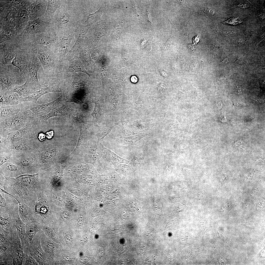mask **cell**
<instances>
[{
    "label": "cell",
    "instance_id": "obj_1",
    "mask_svg": "<svg viewBox=\"0 0 265 265\" xmlns=\"http://www.w3.org/2000/svg\"><path fill=\"white\" fill-rule=\"evenodd\" d=\"M4 176L3 189L12 195L18 202L29 207L33 205L43 190L39 172L23 174L15 178Z\"/></svg>",
    "mask_w": 265,
    "mask_h": 265
},
{
    "label": "cell",
    "instance_id": "obj_2",
    "mask_svg": "<svg viewBox=\"0 0 265 265\" xmlns=\"http://www.w3.org/2000/svg\"><path fill=\"white\" fill-rule=\"evenodd\" d=\"M83 0H63L52 19L56 30L80 27L86 15Z\"/></svg>",
    "mask_w": 265,
    "mask_h": 265
},
{
    "label": "cell",
    "instance_id": "obj_3",
    "mask_svg": "<svg viewBox=\"0 0 265 265\" xmlns=\"http://www.w3.org/2000/svg\"><path fill=\"white\" fill-rule=\"evenodd\" d=\"M36 118L34 113L29 109L0 120V136H5L11 132L19 130Z\"/></svg>",
    "mask_w": 265,
    "mask_h": 265
},
{
    "label": "cell",
    "instance_id": "obj_4",
    "mask_svg": "<svg viewBox=\"0 0 265 265\" xmlns=\"http://www.w3.org/2000/svg\"><path fill=\"white\" fill-rule=\"evenodd\" d=\"M8 65L0 66V95L12 92L14 87L24 84L26 80L21 77L20 73L16 70V67Z\"/></svg>",
    "mask_w": 265,
    "mask_h": 265
},
{
    "label": "cell",
    "instance_id": "obj_5",
    "mask_svg": "<svg viewBox=\"0 0 265 265\" xmlns=\"http://www.w3.org/2000/svg\"><path fill=\"white\" fill-rule=\"evenodd\" d=\"M80 27L56 30L58 39V56L61 64L66 56L75 43L79 34Z\"/></svg>",
    "mask_w": 265,
    "mask_h": 265
},
{
    "label": "cell",
    "instance_id": "obj_6",
    "mask_svg": "<svg viewBox=\"0 0 265 265\" xmlns=\"http://www.w3.org/2000/svg\"><path fill=\"white\" fill-rule=\"evenodd\" d=\"M23 38L28 43L46 46L58 54V43L57 35L53 26L45 32L29 36H24Z\"/></svg>",
    "mask_w": 265,
    "mask_h": 265
},
{
    "label": "cell",
    "instance_id": "obj_7",
    "mask_svg": "<svg viewBox=\"0 0 265 265\" xmlns=\"http://www.w3.org/2000/svg\"><path fill=\"white\" fill-rule=\"evenodd\" d=\"M26 44L33 51L40 60L45 73L48 74L55 66V60L58 57L57 54L46 46Z\"/></svg>",
    "mask_w": 265,
    "mask_h": 265
},
{
    "label": "cell",
    "instance_id": "obj_8",
    "mask_svg": "<svg viewBox=\"0 0 265 265\" xmlns=\"http://www.w3.org/2000/svg\"><path fill=\"white\" fill-rule=\"evenodd\" d=\"M52 25V20L45 14L29 19L22 32L17 36H27L42 33L47 30Z\"/></svg>",
    "mask_w": 265,
    "mask_h": 265
},
{
    "label": "cell",
    "instance_id": "obj_9",
    "mask_svg": "<svg viewBox=\"0 0 265 265\" xmlns=\"http://www.w3.org/2000/svg\"><path fill=\"white\" fill-rule=\"evenodd\" d=\"M43 191L40 193L33 205L29 207L34 219L42 225L47 222L50 212L48 202Z\"/></svg>",
    "mask_w": 265,
    "mask_h": 265
},
{
    "label": "cell",
    "instance_id": "obj_10",
    "mask_svg": "<svg viewBox=\"0 0 265 265\" xmlns=\"http://www.w3.org/2000/svg\"><path fill=\"white\" fill-rule=\"evenodd\" d=\"M23 250L24 253L32 257L39 265L46 264L45 256L38 233L29 244L23 246Z\"/></svg>",
    "mask_w": 265,
    "mask_h": 265
},
{
    "label": "cell",
    "instance_id": "obj_11",
    "mask_svg": "<svg viewBox=\"0 0 265 265\" xmlns=\"http://www.w3.org/2000/svg\"><path fill=\"white\" fill-rule=\"evenodd\" d=\"M18 10L5 0H0V25L15 28Z\"/></svg>",
    "mask_w": 265,
    "mask_h": 265
},
{
    "label": "cell",
    "instance_id": "obj_12",
    "mask_svg": "<svg viewBox=\"0 0 265 265\" xmlns=\"http://www.w3.org/2000/svg\"><path fill=\"white\" fill-rule=\"evenodd\" d=\"M17 47L15 38L0 43V66L11 64L16 55Z\"/></svg>",
    "mask_w": 265,
    "mask_h": 265
},
{
    "label": "cell",
    "instance_id": "obj_13",
    "mask_svg": "<svg viewBox=\"0 0 265 265\" xmlns=\"http://www.w3.org/2000/svg\"><path fill=\"white\" fill-rule=\"evenodd\" d=\"M41 64L38 58L30 48L27 64L28 77L27 78L39 86L41 85L39 81L38 74Z\"/></svg>",
    "mask_w": 265,
    "mask_h": 265
},
{
    "label": "cell",
    "instance_id": "obj_14",
    "mask_svg": "<svg viewBox=\"0 0 265 265\" xmlns=\"http://www.w3.org/2000/svg\"><path fill=\"white\" fill-rule=\"evenodd\" d=\"M62 95L54 101L44 104L37 105L29 108L37 118L47 115L62 102L65 98Z\"/></svg>",
    "mask_w": 265,
    "mask_h": 265
},
{
    "label": "cell",
    "instance_id": "obj_15",
    "mask_svg": "<svg viewBox=\"0 0 265 265\" xmlns=\"http://www.w3.org/2000/svg\"><path fill=\"white\" fill-rule=\"evenodd\" d=\"M47 0H35L26 9L29 19L36 18L45 14Z\"/></svg>",
    "mask_w": 265,
    "mask_h": 265
},
{
    "label": "cell",
    "instance_id": "obj_16",
    "mask_svg": "<svg viewBox=\"0 0 265 265\" xmlns=\"http://www.w3.org/2000/svg\"><path fill=\"white\" fill-rule=\"evenodd\" d=\"M32 107L22 103L17 105L0 106V120L13 116L21 111L29 109Z\"/></svg>",
    "mask_w": 265,
    "mask_h": 265
},
{
    "label": "cell",
    "instance_id": "obj_17",
    "mask_svg": "<svg viewBox=\"0 0 265 265\" xmlns=\"http://www.w3.org/2000/svg\"><path fill=\"white\" fill-rule=\"evenodd\" d=\"M99 147L101 157L106 162L113 165L114 164H126L130 162V161L119 156L110 149L105 147L101 143H99Z\"/></svg>",
    "mask_w": 265,
    "mask_h": 265
},
{
    "label": "cell",
    "instance_id": "obj_18",
    "mask_svg": "<svg viewBox=\"0 0 265 265\" xmlns=\"http://www.w3.org/2000/svg\"><path fill=\"white\" fill-rule=\"evenodd\" d=\"M43 87L35 84L27 79L24 84L15 87L12 92H16L22 97H25L32 94Z\"/></svg>",
    "mask_w": 265,
    "mask_h": 265
},
{
    "label": "cell",
    "instance_id": "obj_19",
    "mask_svg": "<svg viewBox=\"0 0 265 265\" xmlns=\"http://www.w3.org/2000/svg\"><path fill=\"white\" fill-rule=\"evenodd\" d=\"M18 208L19 205L16 207L11 215L12 221L16 229L23 246L25 242L26 225L23 222L19 216L18 212Z\"/></svg>",
    "mask_w": 265,
    "mask_h": 265
},
{
    "label": "cell",
    "instance_id": "obj_20",
    "mask_svg": "<svg viewBox=\"0 0 265 265\" xmlns=\"http://www.w3.org/2000/svg\"><path fill=\"white\" fill-rule=\"evenodd\" d=\"M26 225V232L23 246L29 244L37 234L41 230L43 226L42 224L35 220Z\"/></svg>",
    "mask_w": 265,
    "mask_h": 265
},
{
    "label": "cell",
    "instance_id": "obj_21",
    "mask_svg": "<svg viewBox=\"0 0 265 265\" xmlns=\"http://www.w3.org/2000/svg\"><path fill=\"white\" fill-rule=\"evenodd\" d=\"M60 88L54 84L49 85L45 88H42L33 94L25 97H22V102H30L36 103L38 99L43 95L52 92H60Z\"/></svg>",
    "mask_w": 265,
    "mask_h": 265
},
{
    "label": "cell",
    "instance_id": "obj_22",
    "mask_svg": "<svg viewBox=\"0 0 265 265\" xmlns=\"http://www.w3.org/2000/svg\"><path fill=\"white\" fill-rule=\"evenodd\" d=\"M23 97L15 92H10L0 95V106L3 104L8 106L21 103Z\"/></svg>",
    "mask_w": 265,
    "mask_h": 265
},
{
    "label": "cell",
    "instance_id": "obj_23",
    "mask_svg": "<svg viewBox=\"0 0 265 265\" xmlns=\"http://www.w3.org/2000/svg\"><path fill=\"white\" fill-rule=\"evenodd\" d=\"M68 60L69 61V65L67 70V73L75 74L78 72H82L90 76V74L85 69L79 56H75Z\"/></svg>",
    "mask_w": 265,
    "mask_h": 265
},
{
    "label": "cell",
    "instance_id": "obj_24",
    "mask_svg": "<svg viewBox=\"0 0 265 265\" xmlns=\"http://www.w3.org/2000/svg\"><path fill=\"white\" fill-rule=\"evenodd\" d=\"M29 20V17L26 10H18L15 27L17 35L22 32Z\"/></svg>",
    "mask_w": 265,
    "mask_h": 265
},
{
    "label": "cell",
    "instance_id": "obj_25",
    "mask_svg": "<svg viewBox=\"0 0 265 265\" xmlns=\"http://www.w3.org/2000/svg\"><path fill=\"white\" fill-rule=\"evenodd\" d=\"M13 205L11 199L4 197L0 193V215L6 218L11 215L13 211Z\"/></svg>",
    "mask_w": 265,
    "mask_h": 265
},
{
    "label": "cell",
    "instance_id": "obj_26",
    "mask_svg": "<svg viewBox=\"0 0 265 265\" xmlns=\"http://www.w3.org/2000/svg\"><path fill=\"white\" fill-rule=\"evenodd\" d=\"M0 44L13 39L17 35L15 28L6 26L0 25Z\"/></svg>",
    "mask_w": 265,
    "mask_h": 265
},
{
    "label": "cell",
    "instance_id": "obj_27",
    "mask_svg": "<svg viewBox=\"0 0 265 265\" xmlns=\"http://www.w3.org/2000/svg\"><path fill=\"white\" fill-rule=\"evenodd\" d=\"M18 203V213L23 222L26 224L35 220L33 217L30 207L23 203L19 202Z\"/></svg>",
    "mask_w": 265,
    "mask_h": 265
},
{
    "label": "cell",
    "instance_id": "obj_28",
    "mask_svg": "<svg viewBox=\"0 0 265 265\" xmlns=\"http://www.w3.org/2000/svg\"><path fill=\"white\" fill-rule=\"evenodd\" d=\"M0 250V265H13L10 246L1 245Z\"/></svg>",
    "mask_w": 265,
    "mask_h": 265
},
{
    "label": "cell",
    "instance_id": "obj_29",
    "mask_svg": "<svg viewBox=\"0 0 265 265\" xmlns=\"http://www.w3.org/2000/svg\"><path fill=\"white\" fill-rule=\"evenodd\" d=\"M63 0H47L45 14L52 20L57 9L61 6Z\"/></svg>",
    "mask_w": 265,
    "mask_h": 265
},
{
    "label": "cell",
    "instance_id": "obj_30",
    "mask_svg": "<svg viewBox=\"0 0 265 265\" xmlns=\"http://www.w3.org/2000/svg\"><path fill=\"white\" fill-rule=\"evenodd\" d=\"M105 10V7L102 6L99 9L94 13H90L88 16L86 20L82 24L84 25L92 26L97 22Z\"/></svg>",
    "mask_w": 265,
    "mask_h": 265
},
{
    "label": "cell",
    "instance_id": "obj_31",
    "mask_svg": "<svg viewBox=\"0 0 265 265\" xmlns=\"http://www.w3.org/2000/svg\"><path fill=\"white\" fill-rule=\"evenodd\" d=\"M136 141V140H134L133 139L122 136L115 138L113 144L117 147H127L131 145H137L135 144Z\"/></svg>",
    "mask_w": 265,
    "mask_h": 265
},
{
    "label": "cell",
    "instance_id": "obj_32",
    "mask_svg": "<svg viewBox=\"0 0 265 265\" xmlns=\"http://www.w3.org/2000/svg\"><path fill=\"white\" fill-rule=\"evenodd\" d=\"M16 9L26 10L35 0H5Z\"/></svg>",
    "mask_w": 265,
    "mask_h": 265
},
{
    "label": "cell",
    "instance_id": "obj_33",
    "mask_svg": "<svg viewBox=\"0 0 265 265\" xmlns=\"http://www.w3.org/2000/svg\"><path fill=\"white\" fill-rule=\"evenodd\" d=\"M116 125H112L100 127L96 134L99 142L102 143L104 138L109 133Z\"/></svg>",
    "mask_w": 265,
    "mask_h": 265
},
{
    "label": "cell",
    "instance_id": "obj_34",
    "mask_svg": "<svg viewBox=\"0 0 265 265\" xmlns=\"http://www.w3.org/2000/svg\"><path fill=\"white\" fill-rule=\"evenodd\" d=\"M0 225L2 228L6 231H9L14 227V224L12 221L11 215H9L6 218L0 215Z\"/></svg>",
    "mask_w": 265,
    "mask_h": 265
},
{
    "label": "cell",
    "instance_id": "obj_35",
    "mask_svg": "<svg viewBox=\"0 0 265 265\" xmlns=\"http://www.w3.org/2000/svg\"><path fill=\"white\" fill-rule=\"evenodd\" d=\"M0 245L10 246V234L9 231H6L0 226Z\"/></svg>",
    "mask_w": 265,
    "mask_h": 265
},
{
    "label": "cell",
    "instance_id": "obj_36",
    "mask_svg": "<svg viewBox=\"0 0 265 265\" xmlns=\"http://www.w3.org/2000/svg\"><path fill=\"white\" fill-rule=\"evenodd\" d=\"M117 23L115 24V27L112 32V38L114 39H119L120 36V34L121 32L122 27L123 25L122 24V20H117Z\"/></svg>",
    "mask_w": 265,
    "mask_h": 265
},
{
    "label": "cell",
    "instance_id": "obj_37",
    "mask_svg": "<svg viewBox=\"0 0 265 265\" xmlns=\"http://www.w3.org/2000/svg\"><path fill=\"white\" fill-rule=\"evenodd\" d=\"M46 235L53 241L57 242H58L56 236L53 230L50 227L46 226H43L42 228Z\"/></svg>",
    "mask_w": 265,
    "mask_h": 265
},
{
    "label": "cell",
    "instance_id": "obj_38",
    "mask_svg": "<svg viewBox=\"0 0 265 265\" xmlns=\"http://www.w3.org/2000/svg\"><path fill=\"white\" fill-rule=\"evenodd\" d=\"M22 265H38L39 264L32 257L24 252Z\"/></svg>",
    "mask_w": 265,
    "mask_h": 265
},
{
    "label": "cell",
    "instance_id": "obj_39",
    "mask_svg": "<svg viewBox=\"0 0 265 265\" xmlns=\"http://www.w3.org/2000/svg\"><path fill=\"white\" fill-rule=\"evenodd\" d=\"M54 155V151L52 149H49L44 152L41 155V157L43 160L48 161L52 159Z\"/></svg>",
    "mask_w": 265,
    "mask_h": 265
},
{
    "label": "cell",
    "instance_id": "obj_40",
    "mask_svg": "<svg viewBox=\"0 0 265 265\" xmlns=\"http://www.w3.org/2000/svg\"><path fill=\"white\" fill-rule=\"evenodd\" d=\"M95 104V106L94 110L91 114L94 121L97 119L101 114L100 107L99 104L97 102H96Z\"/></svg>",
    "mask_w": 265,
    "mask_h": 265
},
{
    "label": "cell",
    "instance_id": "obj_41",
    "mask_svg": "<svg viewBox=\"0 0 265 265\" xmlns=\"http://www.w3.org/2000/svg\"><path fill=\"white\" fill-rule=\"evenodd\" d=\"M242 22L238 18L233 17L230 18L223 23L225 24L236 25L240 24Z\"/></svg>",
    "mask_w": 265,
    "mask_h": 265
},
{
    "label": "cell",
    "instance_id": "obj_42",
    "mask_svg": "<svg viewBox=\"0 0 265 265\" xmlns=\"http://www.w3.org/2000/svg\"><path fill=\"white\" fill-rule=\"evenodd\" d=\"M15 149L18 151H24L27 149V147L25 145L20 144L16 145L14 147Z\"/></svg>",
    "mask_w": 265,
    "mask_h": 265
},
{
    "label": "cell",
    "instance_id": "obj_43",
    "mask_svg": "<svg viewBox=\"0 0 265 265\" xmlns=\"http://www.w3.org/2000/svg\"><path fill=\"white\" fill-rule=\"evenodd\" d=\"M244 90V89L239 86H237L235 87V92L237 94L240 93Z\"/></svg>",
    "mask_w": 265,
    "mask_h": 265
},
{
    "label": "cell",
    "instance_id": "obj_44",
    "mask_svg": "<svg viewBox=\"0 0 265 265\" xmlns=\"http://www.w3.org/2000/svg\"><path fill=\"white\" fill-rule=\"evenodd\" d=\"M235 106L238 107H242L246 105L243 102L240 101H236L234 103Z\"/></svg>",
    "mask_w": 265,
    "mask_h": 265
},
{
    "label": "cell",
    "instance_id": "obj_45",
    "mask_svg": "<svg viewBox=\"0 0 265 265\" xmlns=\"http://www.w3.org/2000/svg\"><path fill=\"white\" fill-rule=\"evenodd\" d=\"M8 159L6 157H0V166H1L4 163L7 162Z\"/></svg>",
    "mask_w": 265,
    "mask_h": 265
},
{
    "label": "cell",
    "instance_id": "obj_46",
    "mask_svg": "<svg viewBox=\"0 0 265 265\" xmlns=\"http://www.w3.org/2000/svg\"><path fill=\"white\" fill-rule=\"evenodd\" d=\"M4 177L3 174L1 173H0V186H1L3 188L4 180Z\"/></svg>",
    "mask_w": 265,
    "mask_h": 265
},
{
    "label": "cell",
    "instance_id": "obj_47",
    "mask_svg": "<svg viewBox=\"0 0 265 265\" xmlns=\"http://www.w3.org/2000/svg\"><path fill=\"white\" fill-rule=\"evenodd\" d=\"M65 238L66 241L68 242H71L72 241V238L70 235L68 234L66 235Z\"/></svg>",
    "mask_w": 265,
    "mask_h": 265
},
{
    "label": "cell",
    "instance_id": "obj_48",
    "mask_svg": "<svg viewBox=\"0 0 265 265\" xmlns=\"http://www.w3.org/2000/svg\"><path fill=\"white\" fill-rule=\"evenodd\" d=\"M149 10V9H147L146 12V18L147 20L148 21H149V22L151 23L152 22L150 20V14Z\"/></svg>",
    "mask_w": 265,
    "mask_h": 265
},
{
    "label": "cell",
    "instance_id": "obj_49",
    "mask_svg": "<svg viewBox=\"0 0 265 265\" xmlns=\"http://www.w3.org/2000/svg\"><path fill=\"white\" fill-rule=\"evenodd\" d=\"M252 101L255 102L257 103H260L262 104L264 103V101L262 99H252Z\"/></svg>",
    "mask_w": 265,
    "mask_h": 265
},
{
    "label": "cell",
    "instance_id": "obj_50",
    "mask_svg": "<svg viewBox=\"0 0 265 265\" xmlns=\"http://www.w3.org/2000/svg\"><path fill=\"white\" fill-rule=\"evenodd\" d=\"M199 38L198 36H196L193 38V41L194 44H196L197 43L199 42Z\"/></svg>",
    "mask_w": 265,
    "mask_h": 265
},
{
    "label": "cell",
    "instance_id": "obj_51",
    "mask_svg": "<svg viewBox=\"0 0 265 265\" xmlns=\"http://www.w3.org/2000/svg\"><path fill=\"white\" fill-rule=\"evenodd\" d=\"M68 216V213L66 212H64L62 213V218L65 219L67 218Z\"/></svg>",
    "mask_w": 265,
    "mask_h": 265
},
{
    "label": "cell",
    "instance_id": "obj_52",
    "mask_svg": "<svg viewBox=\"0 0 265 265\" xmlns=\"http://www.w3.org/2000/svg\"><path fill=\"white\" fill-rule=\"evenodd\" d=\"M77 223L78 225L80 226L83 225V221L82 219L81 218H78L77 220Z\"/></svg>",
    "mask_w": 265,
    "mask_h": 265
},
{
    "label": "cell",
    "instance_id": "obj_53",
    "mask_svg": "<svg viewBox=\"0 0 265 265\" xmlns=\"http://www.w3.org/2000/svg\"><path fill=\"white\" fill-rule=\"evenodd\" d=\"M38 138L41 140L44 139L45 137V135L43 133H40L38 136Z\"/></svg>",
    "mask_w": 265,
    "mask_h": 265
},
{
    "label": "cell",
    "instance_id": "obj_54",
    "mask_svg": "<svg viewBox=\"0 0 265 265\" xmlns=\"http://www.w3.org/2000/svg\"><path fill=\"white\" fill-rule=\"evenodd\" d=\"M53 132L52 131H51L49 132H48L46 133V136L48 138H51L53 135Z\"/></svg>",
    "mask_w": 265,
    "mask_h": 265
},
{
    "label": "cell",
    "instance_id": "obj_55",
    "mask_svg": "<svg viewBox=\"0 0 265 265\" xmlns=\"http://www.w3.org/2000/svg\"><path fill=\"white\" fill-rule=\"evenodd\" d=\"M205 12H206L207 13H210L212 14L214 13V11L210 9H205Z\"/></svg>",
    "mask_w": 265,
    "mask_h": 265
},
{
    "label": "cell",
    "instance_id": "obj_56",
    "mask_svg": "<svg viewBox=\"0 0 265 265\" xmlns=\"http://www.w3.org/2000/svg\"><path fill=\"white\" fill-rule=\"evenodd\" d=\"M238 6L239 7H240L242 8H245L248 7H249L248 5H247L245 3L244 4L243 3H241L237 6Z\"/></svg>",
    "mask_w": 265,
    "mask_h": 265
},
{
    "label": "cell",
    "instance_id": "obj_57",
    "mask_svg": "<svg viewBox=\"0 0 265 265\" xmlns=\"http://www.w3.org/2000/svg\"><path fill=\"white\" fill-rule=\"evenodd\" d=\"M131 80L132 82H135L137 81V78L136 76H133L131 77Z\"/></svg>",
    "mask_w": 265,
    "mask_h": 265
},
{
    "label": "cell",
    "instance_id": "obj_58",
    "mask_svg": "<svg viewBox=\"0 0 265 265\" xmlns=\"http://www.w3.org/2000/svg\"><path fill=\"white\" fill-rule=\"evenodd\" d=\"M189 48L191 50H194L195 49V47L193 45H188Z\"/></svg>",
    "mask_w": 265,
    "mask_h": 265
},
{
    "label": "cell",
    "instance_id": "obj_59",
    "mask_svg": "<svg viewBox=\"0 0 265 265\" xmlns=\"http://www.w3.org/2000/svg\"><path fill=\"white\" fill-rule=\"evenodd\" d=\"M237 62H238L239 63H240L241 62L243 61V58L241 59V58H238L237 60Z\"/></svg>",
    "mask_w": 265,
    "mask_h": 265
},
{
    "label": "cell",
    "instance_id": "obj_60",
    "mask_svg": "<svg viewBox=\"0 0 265 265\" xmlns=\"http://www.w3.org/2000/svg\"><path fill=\"white\" fill-rule=\"evenodd\" d=\"M228 60H227V59H225V60H223V62H226Z\"/></svg>",
    "mask_w": 265,
    "mask_h": 265
}]
</instances>
